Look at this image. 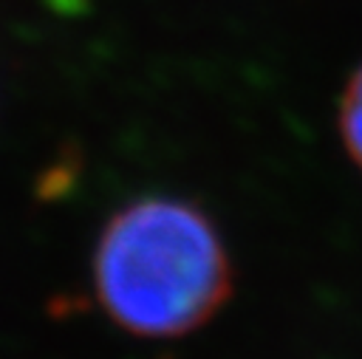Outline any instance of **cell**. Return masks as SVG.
I'll list each match as a JSON object with an SVG mask.
<instances>
[{
    "instance_id": "6da1fadb",
    "label": "cell",
    "mask_w": 362,
    "mask_h": 359,
    "mask_svg": "<svg viewBox=\"0 0 362 359\" xmlns=\"http://www.w3.org/2000/svg\"><path fill=\"white\" fill-rule=\"evenodd\" d=\"M93 288L107 317L150 339L184 336L232 294V263L215 223L181 198L150 195L119 209L93 252Z\"/></svg>"
},
{
    "instance_id": "7a4b0ae2",
    "label": "cell",
    "mask_w": 362,
    "mask_h": 359,
    "mask_svg": "<svg viewBox=\"0 0 362 359\" xmlns=\"http://www.w3.org/2000/svg\"><path fill=\"white\" fill-rule=\"evenodd\" d=\"M339 133L348 155L362 170V65L345 85L342 105H339Z\"/></svg>"
}]
</instances>
